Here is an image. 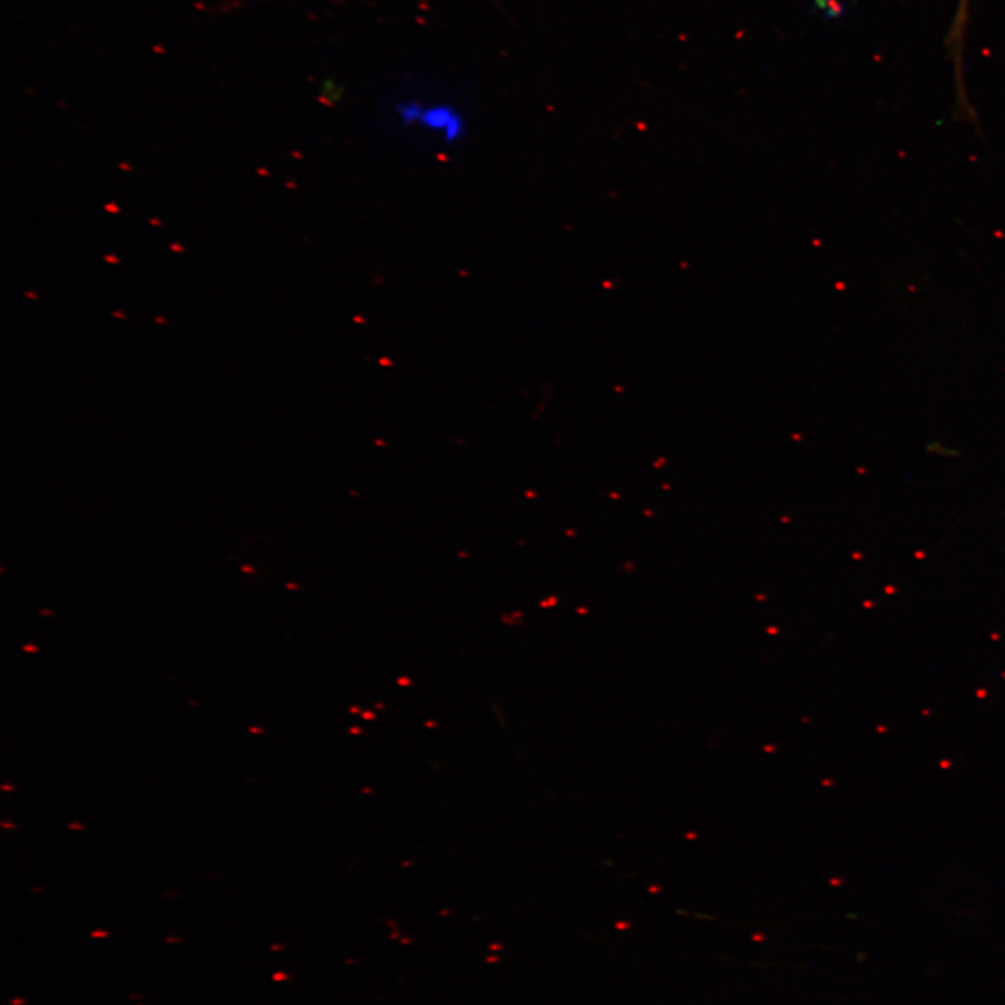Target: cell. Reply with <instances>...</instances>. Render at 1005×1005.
I'll use <instances>...</instances> for the list:
<instances>
[{
  "mask_svg": "<svg viewBox=\"0 0 1005 1005\" xmlns=\"http://www.w3.org/2000/svg\"><path fill=\"white\" fill-rule=\"evenodd\" d=\"M395 114L405 126H418L438 136L444 143H457L466 133V120L451 105L424 106L421 102L408 101L395 106Z\"/></svg>",
  "mask_w": 1005,
  "mask_h": 1005,
  "instance_id": "1",
  "label": "cell"
},
{
  "mask_svg": "<svg viewBox=\"0 0 1005 1005\" xmlns=\"http://www.w3.org/2000/svg\"><path fill=\"white\" fill-rule=\"evenodd\" d=\"M969 0H959V7L950 31V51L953 56L956 77H963V58L966 23H968Z\"/></svg>",
  "mask_w": 1005,
  "mask_h": 1005,
  "instance_id": "2",
  "label": "cell"
}]
</instances>
